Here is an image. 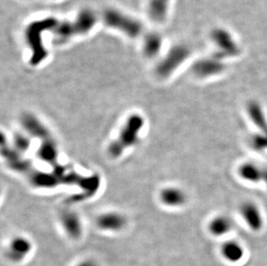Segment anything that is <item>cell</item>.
Returning a JSON list of instances; mask_svg holds the SVG:
<instances>
[{
	"mask_svg": "<svg viewBox=\"0 0 267 266\" xmlns=\"http://www.w3.org/2000/svg\"><path fill=\"white\" fill-rule=\"evenodd\" d=\"M189 50L184 46H175L156 66L157 76L165 78L170 76L189 56Z\"/></svg>",
	"mask_w": 267,
	"mask_h": 266,
	"instance_id": "52a82bcc",
	"label": "cell"
},
{
	"mask_svg": "<svg viewBox=\"0 0 267 266\" xmlns=\"http://www.w3.org/2000/svg\"><path fill=\"white\" fill-rule=\"evenodd\" d=\"M169 0H150L149 15L155 22H162L166 17Z\"/></svg>",
	"mask_w": 267,
	"mask_h": 266,
	"instance_id": "9a60e30c",
	"label": "cell"
},
{
	"mask_svg": "<svg viewBox=\"0 0 267 266\" xmlns=\"http://www.w3.org/2000/svg\"><path fill=\"white\" fill-rule=\"evenodd\" d=\"M62 227L71 239L77 240L82 236V226L78 214L72 210H64L60 215Z\"/></svg>",
	"mask_w": 267,
	"mask_h": 266,
	"instance_id": "ba28073f",
	"label": "cell"
},
{
	"mask_svg": "<svg viewBox=\"0 0 267 266\" xmlns=\"http://www.w3.org/2000/svg\"><path fill=\"white\" fill-rule=\"evenodd\" d=\"M57 20L54 17H47L44 19L35 21L29 23L25 30V39L31 50L30 64L32 66H37L42 63L48 56V52L42 43V33L45 30H52L55 27Z\"/></svg>",
	"mask_w": 267,
	"mask_h": 266,
	"instance_id": "277c9868",
	"label": "cell"
},
{
	"mask_svg": "<svg viewBox=\"0 0 267 266\" xmlns=\"http://www.w3.org/2000/svg\"><path fill=\"white\" fill-rule=\"evenodd\" d=\"M96 23V16L90 10H83L73 21H57L51 30L56 42L63 43L74 36L84 35L90 31Z\"/></svg>",
	"mask_w": 267,
	"mask_h": 266,
	"instance_id": "3957f363",
	"label": "cell"
},
{
	"mask_svg": "<svg viewBox=\"0 0 267 266\" xmlns=\"http://www.w3.org/2000/svg\"><path fill=\"white\" fill-rule=\"evenodd\" d=\"M31 247L32 246L29 240L23 237H17L10 244L7 250V257L13 262H20L29 254Z\"/></svg>",
	"mask_w": 267,
	"mask_h": 266,
	"instance_id": "30bf717a",
	"label": "cell"
},
{
	"mask_svg": "<svg viewBox=\"0 0 267 266\" xmlns=\"http://www.w3.org/2000/svg\"><path fill=\"white\" fill-rule=\"evenodd\" d=\"M160 200L168 207H180L185 203L186 195L177 187H166L160 193Z\"/></svg>",
	"mask_w": 267,
	"mask_h": 266,
	"instance_id": "7c38bea8",
	"label": "cell"
},
{
	"mask_svg": "<svg viewBox=\"0 0 267 266\" xmlns=\"http://www.w3.org/2000/svg\"><path fill=\"white\" fill-rule=\"evenodd\" d=\"M77 266H98L97 264L94 262V261H91V260H87V261H84V262H82L81 264H79Z\"/></svg>",
	"mask_w": 267,
	"mask_h": 266,
	"instance_id": "7402d4cb",
	"label": "cell"
},
{
	"mask_svg": "<svg viewBox=\"0 0 267 266\" xmlns=\"http://www.w3.org/2000/svg\"><path fill=\"white\" fill-rule=\"evenodd\" d=\"M30 145H31V142L24 135L19 134V133L15 135V138H14L15 148L14 149L21 154L23 152H26L30 148Z\"/></svg>",
	"mask_w": 267,
	"mask_h": 266,
	"instance_id": "ffe728a7",
	"label": "cell"
},
{
	"mask_svg": "<svg viewBox=\"0 0 267 266\" xmlns=\"http://www.w3.org/2000/svg\"><path fill=\"white\" fill-rule=\"evenodd\" d=\"M239 174L246 181L256 183L263 179V168L254 164H244L239 168Z\"/></svg>",
	"mask_w": 267,
	"mask_h": 266,
	"instance_id": "5bb4252c",
	"label": "cell"
},
{
	"mask_svg": "<svg viewBox=\"0 0 267 266\" xmlns=\"http://www.w3.org/2000/svg\"><path fill=\"white\" fill-rule=\"evenodd\" d=\"M222 255L230 262H238L243 258L244 250L241 245L234 241L226 242L222 247Z\"/></svg>",
	"mask_w": 267,
	"mask_h": 266,
	"instance_id": "e0dca14e",
	"label": "cell"
},
{
	"mask_svg": "<svg viewBox=\"0 0 267 266\" xmlns=\"http://www.w3.org/2000/svg\"><path fill=\"white\" fill-rule=\"evenodd\" d=\"M222 67L218 64H215L210 61H200L196 63L193 68V71L199 77H205V76L215 75V73L221 71Z\"/></svg>",
	"mask_w": 267,
	"mask_h": 266,
	"instance_id": "d6986e66",
	"label": "cell"
},
{
	"mask_svg": "<svg viewBox=\"0 0 267 266\" xmlns=\"http://www.w3.org/2000/svg\"><path fill=\"white\" fill-rule=\"evenodd\" d=\"M143 125L144 119L139 114H133L127 118L119 137L108 146V154L110 157L119 158L127 149L136 145Z\"/></svg>",
	"mask_w": 267,
	"mask_h": 266,
	"instance_id": "5b68a950",
	"label": "cell"
},
{
	"mask_svg": "<svg viewBox=\"0 0 267 266\" xmlns=\"http://www.w3.org/2000/svg\"><path fill=\"white\" fill-rule=\"evenodd\" d=\"M21 124L29 135L40 142L37 157L53 169V172L65 181L66 185L77 186L86 192L87 195H93L98 191L101 179L98 175L82 176L70 171L59 163L58 148L56 142L45 125L36 116L24 113L21 118Z\"/></svg>",
	"mask_w": 267,
	"mask_h": 266,
	"instance_id": "6da1fadb",
	"label": "cell"
},
{
	"mask_svg": "<svg viewBox=\"0 0 267 266\" xmlns=\"http://www.w3.org/2000/svg\"><path fill=\"white\" fill-rule=\"evenodd\" d=\"M103 20L108 26L120 30L131 38L139 36L143 30L139 21L114 9L106 10L103 14Z\"/></svg>",
	"mask_w": 267,
	"mask_h": 266,
	"instance_id": "8992f818",
	"label": "cell"
},
{
	"mask_svg": "<svg viewBox=\"0 0 267 266\" xmlns=\"http://www.w3.org/2000/svg\"><path fill=\"white\" fill-rule=\"evenodd\" d=\"M250 145L255 151H263L267 149V137L262 134H256L250 138Z\"/></svg>",
	"mask_w": 267,
	"mask_h": 266,
	"instance_id": "44dd1931",
	"label": "cell"
},
{
	"mask_svg": "<svg viewBox=\"0 0 267 266\" xmlns=\"http://www.w3.org/2000/svg\"><path fill=\"white\" fill-rule=\"evenodd\" d=\"M96 224L101 230L117 232L124 228L127 220L122 214L115 212H109L101 214L96 220Z\"/></svg>",
	"mask_w": 267,
	"mask_h": 266,
	"instance_id": "9c48e42d",
	"label": "cell"
},
{
	"mask_svg": "<svg viewBox=\"0 0 267 266\" xmlns=\"http://www.w3.org/2000/svg\"><path fill=\"white\" fill-rule=\"evenodd\" d=\"M232 227L233 223L228 217L218 216L211 220L209 228L213 235L222 236L231 230Z\"/></svg>",
	"mask_w": 267,
	"mask_h": 266,
	"instance_id": "ac0fdd59",
	"label": "cell"
},
{
	"mask_svg": "<svg viewBox=\"0 0 267 266\" xmlns=\"http://www.w3.org/2000/svg\"><path fill=\"white\" fill-rule=\"evenodd\" d=\"M162 48V38L156 33L147 35L143 41V50L147 57H154L160 52Z\"/></svg>",
	"mask_w": 267,
	"mask_h": 266,
	"instance_id": "2e32d148",
	"label": "cell"
},
{
	"mask_svg": "<svg viewBox=\"0 0 267 266\" xmlns=\"http://www.w3.org/2000/svg\"><path fill=\"white\" fill-rule=\"evenodd\" d=\"M1 153L8 167L23 175L34 187L54 188L60 185H66L65 181L53 171L48 173L34 167L31 162L23 158L21 153L7 144L3 134H2L1 141Z\"/></svg>",
	"mask_w": 267,
	"mask_h": 266,
	"instance_id": "7a4b0ae2",
	"label": "cell"
},
{
	"mask_svg": "<svg viewBox=\"0 0 267 266\" xmlns=\"http://www.w3.org/2000/svg\"><path fill=\"white\" fill-rule=\"evenodd\" d=\"M241 214L248 226L254 231L261 230L263 220L257 206L253 202H246L241 207Z\"/></svg>",
	"mask_w": 267,
	"mask_h": 266,
	"instance_id": "8fae6325",
	"label": "cell"
},
{
	"mask_svg": "<svg viewBox=\"0 0 267 266\" xmlns=\"http://www.w3.org/2000/svg\"><path fill=\"white\" fill-rule=\"evenodd\" d=\"M248 112L254 125H257L258 128L262 132L261 134L267 137V120L261 105L257 102H250L248 105Z\"/></svg>",
	"mask_w": 267,
	"mask_h": 266,
	"instance_id": "4fadbf2b",
	"label": "cell"
},
{
	"mask_svg": "<svg viewBox=\"0 0 267 266\" xmlns=\"http://www.w3.org/2000/svg\"><path fill=\"white\" fill-rule=\"evenodd\" d=\"M262 181L267 184V168H263V179Z\"/></svg>",
	"mask_w": 267,
	"mask_h": 266,
	"instance_id": "603a6c76",
	"label": "cell"
}]
</instances>
